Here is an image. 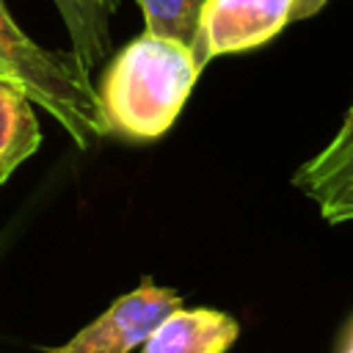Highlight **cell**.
<instances>
[{
    "instance_id": "cell-6",
    "label": "cell",
    "mask_w": 353,
    "mask_h": 353,
    "mask_svg": "<svg viewBox=\"0 0 353 353\" xmlns=\"http://www.w3.org/2000/svg\"><path fill=\"white\" fill-rule=\"evenodd\" d=\"M237 334V320L221 309L179 306L152 331L138 353H226Z\"/></svg>"
},
{
    "instance_id": "cell-4",
    "label": "cell",
    "mask_w": 353,
    "mask_h": 353,
    "mask_svg": "<svg viewBox=\"0 0 353 353\" xmlns=\"http://www.w3.org/2000/svg\"><path fill=\"white\" fill-rule=\"evenodd\" d=\"M295 22V0H204L193 55L204 69L212 58L248 52Z\"/></svg>"
},
{
    "instance_id": "cell-9",
    "label": "cell",
    "mask_w": 353,
    "mask_h": 353,
    "mask_svg": "<svg viewBox=\"0 0 353 353\" xmlns=\"http://www.w3.org/2000/svg\"><path fill=\"white\" fill-rule=\"evenodd\" d=\"M135 3L143 14L146 33L193 47L204 0H135Z\"/></svg>"
},
{
    "instance_id": "cell-8",
    "label": "cell",
    "mask_w": 353,
    "mask_h": 353,
    "mask_svg": "<svg viewBox=\"0 0 353 353\" xmlns=\"http://www.w3.org/2000/svg\"><path fill=\"white\" fill-rule=\"evenodd\" d=\"M36 105L11 83L0 80V185L41 143Z\"/></svg>"
},
{
    "instance_id": "cell-10",
    "label": "cell",
    "mask_w": 353,
    "mask_h": 353,
    "mask_svg": "<svg viewBox=\"0 0 353 353\" xmlns=\"http://www.w3.org/2000/svg\"><path fill=\"white\" fill-rule=\"evenodd\" d=\"M328 0H295V19H306L312 14H317Z\"/></svg>"
},
{
    "instance_id": "cell-7",
    "label": "cell",
    "mask_w": 353,
    "mask_h": 353,
    "mask_svg": "<svg viewBox=\"0 0 353 353\" xmlns=\"http://www.w3.org/2000/svg\"><path fill=\"white\" fill-rule=\"evenodd\" d=\"M69 41H72V55L80 61V66L91 74L113 47L110 36V19L119 8V0H52Z\"/></svg>"
},
{
    "instance_id": "cell-5",
    "label": "cell",
    "mask_w": 353,
    "mask_h": 353,
    "mask_svg": "<svg viewBox=\"0 0 353 353\" xmlns=\"http://www.w3.org/2000/svg\"><path fill=\"white\" fill-rule=\"evenodd\" d=\"M292 182L317 204L328 223L353 221V102L336 135L295 171Z\"/></svg>"
},
{
    "instance_id": "cell-3",
    "label": "cell",
    "mask_w": 353,
    "mask_h": 353,
    "mask_svg": "<svg viewBox=\"0 0 353 353\" xmlns=\"http://www.w3.org/2000/svg\"><path fill=\"white\" fill-rule=\"evenodd\" d=\"M179 306L182 298L174 290L143 279L135 290L119 295L97 320L83 325L69 342L52 347V353H135Z\"/></svg>"
},
{
    "instance_id": "cell-11",
    "label": "cell",
    "mask_w": 353,
    "mask_h": 353,
    "mask_svg": "<svg viewBox=\"0 0 353 353\" xmlns=\"http://www.w3.org/2000/svg\"><path fill=\"white\" fill-rule=\"evenodd\" d=\"M342 353H353V323H350V328H347V334H345V347H342Z\"/></svg>"
},
{
    "instance_id": "cell-1",
    "label": "cell",
    "mask_w": 353,
    "mask_h": 353,
    "mask_svg": "<svg viewBox=\"0 0 353 353\" xmlns=\"http://www.w3.org/2000/svg\"><path fill=\"white\" fill-rule=\"evenodd\" d=\"M201 66L182 41L141 33L124 44L102 72L97 102L108 135L157 141L179 119Z\"/></svg>"
},
{
    "instance_id": "cell-2",
    "label": "cell",
    "mask_w": 353,
    "mask_h": 353,
    "mask_svg": "<svg viewBox=\"0 0 353 353\" xmlns=\"http://www.w3.org/2000/svg\"><path fill=\"white\" fill-rule=\"evenodd\" d=\"M0 80L17 85L36 108L58 121L77 149L97 146L108 127L99 113L97 85L72 52L33 41L0 0Z\"/></svg>"
}]
</instances>
